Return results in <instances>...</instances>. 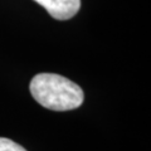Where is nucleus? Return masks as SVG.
<instances>
[{"label": "nucleus", "instance_id": "1", "mask_svg": "<svg viewBox=\"0 0 151 151\" xmlns=\"http://www.w3.org/2000/svg\"><path fill=\"white\" fill-rule=\"evenodd\" d=\"M33 98L52 111H70L83 103L84 94L77 83L55 73H39L29 84Z\"/></svg>", "mask_w": 151, "mask_h": 151}, {"label": "nucleus", "instance_id": "2", "mask_svg": "<svg viewBox=\"0 0 151 151\" xmlns=\"http://www.w3.org/2000/svg\"><path fill=\"white\" fill-rule=\"evenodd\" d=\"M57 20H68L79 12L81 0H33Z\"/></svg>", "mask_w": 151, "mask_h": 151}, {"label": "nucleus", "instance_id": "3", "mask_svg": "<svg viewBox=\"0 0 151 151\" xmlns=\"http://www.w3.org/2000/svg\"><path fill=\"white\" fill-rule=\"evenodd\" d=\"M0 151H27L23 146L5 137H0Z\"/></svg>", "mask_w": 151, "mask_h": 151}]
</instances>
